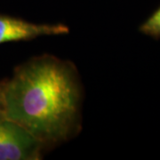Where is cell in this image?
<instances>
[{
	"label": "cell",
	"mask_w": 160,
	"mask_h": 160,
	"mask_svg": "<svg viewBox=\"0 0 160 160\" xmlns=\"http://www.w3.org/2000/svg\"><path fill=\"white\" fill-rule=\"evenodd\" d=\"M140 31L149 37L160 38V7L141 25Z\"/></svg>",
	"instance_id": "cell-4"
},
{
	"label": "cell",
	"mask_w": 160,
	"mask_h": 160,
	"mask_svg": "<svg viewBox=\"0 0 160 160\" xmlns=\"http://www.w3.org/2000/svg\"><path fill=\"white\" fill-rule=\"evenodd\" d=\"M62 23H34L0 13V44L27 41L40 37L69 34Z\"/></svg>",
	"instance_id": "cell-3"
},
{
	"label": "cell",
	"mask_w": 160,
	"mask_h": 160,
	"mask_svg": "<svg viewBox=\"0 0 160 160\" xmlns=\"http://www.w3.org/2000/svg\"><path fill=\"white\" fill-rule=\"evenodd\" d=\"M45 149L25 127L5 117L0 119V160H38Z\"/></svg>",
	"instance_id": "cell-2"
},
{
	"label": "cell",
	"mask_w": 160,
	"mask_h": 160,
	"mask_svg": "<svg viewBox=\"0 0 160 160\" xmlns=\"http://www.w3.org/2000/svg\"><path fill=\"white\" fill-rule=\"evenodd\" d=\"M83 90L74 64L53 55L32 58L3 86L4 117L47 148L69 141L82 121Z\"/></svg>",
	"instance_id": "cell-1"
},
{
	"label": "cell",
	"mask_w": 160,
	"mask_h": 160,
	"mask_svg": "<svg viewBox=\"0 0 160 160\" xmlns=\"http://www.w3.org/2000/svg\"><path fill=\"white\" fill-rule=\"evenodd\" d=\"M4 118V110H3V86L0 87V119Z\"/></svg>",
	"instance_id": "cell-5"
}]
</instances>
